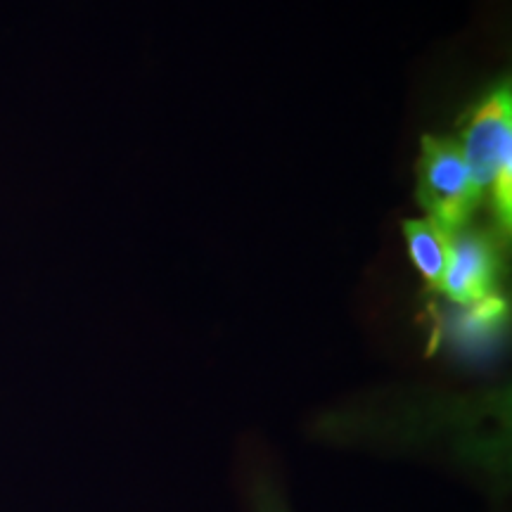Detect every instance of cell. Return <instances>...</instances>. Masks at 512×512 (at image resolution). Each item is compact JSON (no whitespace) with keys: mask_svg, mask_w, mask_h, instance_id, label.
Listing matches in <instances>:
<instances>
[{"mask_svg":"<svg viewBox=\"0 0 512 512\" xmlns=\"http://www.w3.org/2000/svg\"><path fill=\"white\" fill-rule=\"evenodd\" d=\"M403 235H406V247L408 254H411L413 266L418 268L422 280L437 290L446 271L451 233H446L444 228H439L437 223L430 219H420L406 221Z\"/></svg>","mask_w":512,"mask_h":512,"instance_id":"cell-4","label":"cell"},{"mask_svg":"<svg viewBox=\"0 0 512 512\" xmlns=\"http://www.w3.org/2000/svg\"><path fill=\"white\" fill-rule=\"evenodd\" d=\"M418 197L427 211V219L458 233L465 228L479 204L460 143L453 138H425L418 162Z\"/></svg>","mask_w":512,"mask_h":512,"instance_id":"cell-2","label":"cell"},{"mask_svg":"<svg viewBox=\"0 0 512 512\" xmlns=\"http://www.w3.org/2000/svg\"><path fill=\"white\" fill-rule=\"evenodd\" d=\"M498 266L501 261L494 242L477 230L460 228L451 235L446 271L437 290L463 309L491 302L496 299Z\"/></svg>","mask_w":512,"mask_h":512,"instance_id":"cell-3","label":"cell"},{"mask_svg":"<svg viewBox=\"0 0 512 512\" xmlns=\"http://www.w3.org/2000/svg\"><path fill=\"white\" fill-rule=\"evenodd\" d=\"M460 150L479 202H491L498 226L508 233L512 211V100L508 86L491 93L470 114Z\"/></svg>","mask_w":512,"mask_h":512,"instance_id":"cell-1","label":"cell"}]
</instances>
